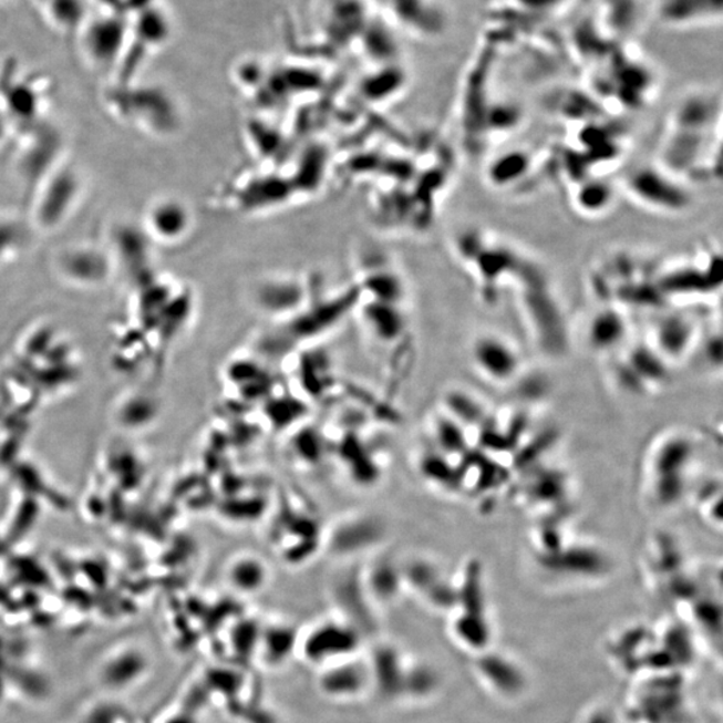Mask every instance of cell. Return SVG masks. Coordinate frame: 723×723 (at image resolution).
Here are the masks:
<instances>
[{"instance_id":"6da1fadb","label":"cell","mask_w":723,"mask_h":723,"mask_svg":"<svg viewBox=\"0 0 723 723\" xmlns=\"http://www.w3.org/2000/svg\"><path fill=\"white\" fill-rule=\"evenodd\" d=\"M633 695L632 712L641 723H678L688 713L681 673L643 675Z\"/></svg>"},{"instance_id":"7a4b0ae2","label":"cell","mask_w":723,"mask_h":723,"mask_svg":"<svg viewBox=\"0 0 723 723\" xmlns=\"http://www.w3.org/2000/svg\"><path fill=\"white\" fill-rule=\"evenodd\" d=\"M456 603L459 606H456L458 610L452 618L451 633L458 648L468 651L472 657L494 648V624L478 575L458 592Z\"/></svg>"},{"instance_id":"3957f363","label":"cell","mask_w":723,"mask_h":723,"mask_svg":"<svg viewBox=\"0 0 723 723\" xmlns=\"http://www.w3.org/2000/svg\"><path fill=\"white\" fill-rule=\"evenodd\" d=\"M473 658L476 680L497 701L514 703L528 694L530 676L517 658L496 650L495 645Z\"/></svg>"},{"instance_id":"277c9868","label":"cell","mask_w":723,"mask_h":723,"mask_svg":"<svg viewBox=\"0 0 723 723\" xmlns=\"http://www.w3.org/2000/svg\"><path fill=\"white\" fill-rule=\"evenodd\" d=\"M626 189L633 200L659 213L678 214L690 206L688 190L670 175V171L659 169V166L632 172L627 178Z\"/></svg>"},{"instance_id":"5b68a950","label":"cell","mask_w":723,"mask_h":723,"mask_svg":"<svg viewBox=\"0 0 723 723\" xmlns=\"http://www.w3.org/2000/svg\"><path fill=\"white\" fill-rule=\"evenodd\" d=\"M35 200V220L43 229L61 226L72 214L81 192L80 177L70 168L49 172Z\"/></svg>"},{"instance_id":"8992f818","label":"cell","mask_w":723,"mask_h":723,"mask_svg":"<svg viewBox=\"0 0 723 723\" xmlns=\"http://www.w3.org/2000/svg\"><path fill=\"white\" fill-rule=\"evenodd\" d=\"M118 17L121 16L97 19L83 31V54L94 68H111L124 54L126 25Z\"/></svg>"},{"instance_id":"52a82bcc","label":"cell","mask_w":723,"mask_h":723,"mask_svg":"<svg viewBox=\"0 0 723 723\" xmlns=\"http://www.w3.org/2000/svg\"><path fill=\"white\" fill-rule=\"evenodd\" d=\"M693 456L690 441L674 437L658 451L654 459L658 500L671 504L682 496L683 472Z\"/></svg>"},{"instance_id":"ba28073f","label":"cell","mask_w":723,"mask_h":723,"mask_svg":"<svg viewBox=\"0 0 723 723\" xmlns=\"http://www.w3.org/2000/svg\"><path fill=\"white\" fill-rule=\"evenodd\" d=\"M472 360L486 379L494 382H509L521 368L517 350L503 337L486 334L473 343Z\"/></svg>"},{"instance_id":"9c48e42d","label":"cell","mask_w":723,"mask_h":723,"mask_svg":"<svg viewBox=\"0 0 723 723\" xmlns=\"http://www.w3.org/2000/svg\"><path fill=\"white\" fill-rule=\"evenodd\" d=\"M354 630L342 623L326 622L310 632L304 643V655L316 664H334L345 661L358 648Z\"/></svg>"},{"instance_id":"30bf717a","label":"cell","mask_w":723,"mask_h":723,"mask_svg":"<svg viewBox=\"0 0 723 723\" xmlns=\"http://www.w3.org/2000/svg\"><path fill=\"white\" fill-rule=\"evenodd\" d=\"M383 8L405 29L421 35H436L445 25V12L438 0H380Z\"/></svg>"},{"instance_id":"8fae6325","label":"cell","mask_w":723,"mask_h":723,"mask_svg":"<svg viewBox=\"0 0 723 723\" xmlns=\"http://www.w3.org/2000/svg\"><path fill=\"white\" fill-rule=\"evenodd\" d=\"M192 226L189 209L176 198H162L146 214L145 228L159 242H177L188 235Z\"/></svg>"},{"instance_id":"7c38bea8","label":"cell","mask_w":723,"mask_h":723,"mask_svg":"<svg viewBox=\"0 0 723 723\" xmlns=\"http://www.w3.org/2000/svg\"><path fill=\"white\" fill-rule=\"evenodd\" d=\"M109 260L95 248H74L62 256L60 271L76 286L100 285L107 278Z\"/></svg>"},{"instance_id":"4fadbf2b","label":"cell","mask_w":723,"mask_h":723,"mask_svg":"<svg viewBox=\"0 0 723 723\" xmlns=\"http://www.w3.org/2000/svg\"><path fill=\"white\" fill-rule=\"evenodd\" d=\"M366 681V671L361 664L345 659V661L331 664V668L326 670L322 676V689L330 695L344 699V696L360 694Z\"/></svg>"},{"instance_id":"5bb4252c","label":"cell","mask_w":723,"mask_h":723,"mask_svg":"<svg viewBox=\"0 0 723 723\" xmlns=\"http://www.w3.org/2000/svg\"><path fill=\"white\" fill-rule=\"evenodd\" d=\"M627 335L626 319L617 311L605 310L593 317L588 329V342L598 351L616 349Z\"/></svg>"},{"instance_id":"9a60e30c","label":"cell","mask_w":723,"mask_h":723,"mask_svg":"<svg viewBox=\"0 0 723 723\" xmlns=\"http://www.w3.org/2000/svg\"><path fill=\"white\" fill-rule=\"evenodd\" d=\"M658 353L676 358L688 350L693 339V328L683 318L670 317L658 326Z\"/></svg>"},{"instance_id":"2e32d148","label":"cell","mask_w":723,"mask_h":723,"mask_svg":"<svg viewBox=\"0 0 723 723\" xmlns=\"http://www.w3.org/2000/svg\"><path fill=\"white\" fill-rule=\"evenodd\" d=\"M229 583L242 593H255L265 587L267 569L264 561L252 556H245L233 562L229 568Z\"/></svg>"},{"instance_id":"e0dca14e","label":"cell","mask_w":723,"mask_h":723,"mask_svg":"<svg viewBox=\"0 0 723 723\" xmlns=\"http://www.w3.org/2000/svg\"><path fill=\"white\" fill-rule=\"evenodd\" d=\"M611 188L609 185H586L576 195V204L587 214L605 213L611 203Z\"/></svg>"},{"instance_id":"ac0fdd59","label":"cell","mask_w":723,"mask_h":723,"mask_svg":"<svg viewBox=\"0 0 723 723\" xmlns=\"http://www.w3.org/2000/svg\"><path fill=\"white\" fill-rule=\"evenodd\" d=\"M567 0H510L518 9L537 12V14H551L562 8Z\"/></svg>"},{"instance_id":"d6986e66","label":"cell","mask_w":723,"mask_h":723,"mask_svg":"<svg viewBox=\"0 0 723 723\" xmlns=\"http://www.w3.org/2000/svg\"><path fill=\"white\" fill-rule=\"evenodd\" d=\"M579 723H617L616 715L607 707H595Z\"/></svg>"},{"instance_id":"ffe728a7","label":"cell","mask_w":723,"mask_h":723,"mask_svg":"<svg viewBox=\"0 0 723 723\" xmlns=\"http://www.w3.org/2000/svg\"><path fill=\"white\" fill-rule=\"evenodd\" d=\"M8 132H9V124H8V117L0 112V144L3 143L6 137H8Z\"/></svg>"}]
</instances>
